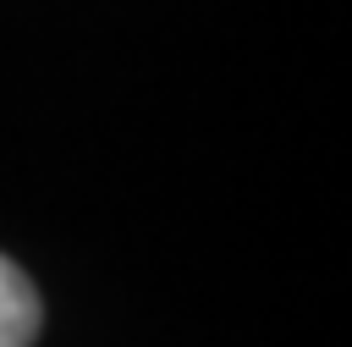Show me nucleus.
<instances>
[{
    "instance_id": "1",
    "label": "nucleus",
    "mask_w": 352,
    "mask_h": 347,
    "mask_svg": "<svg viewBox=\"0 0 352 347\" xmlns=\"http://www.w3.org/2000/svg\"><path fill=\"white\" fill-rule=\"evenodd\" d=\"M38 319H44V308H38L33 281L0 253V347H33Z\"/></svg>"
}]
</instances>
